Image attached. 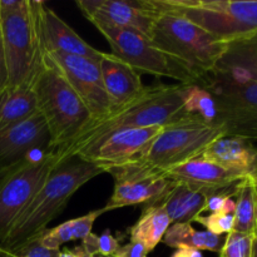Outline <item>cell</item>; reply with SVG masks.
<instances>
[{"label": "cell", "instance_id": "obj_1", "mask_svg": "<svg viewBox=\"0 0 257 257\" xmlns=\"http://www.w3.org/2000/svg\"><path fill=\"white\" fill-rule=\"evenodd\" d=\"M186 114L181 97V84L151 85L146 92L125 104L114 107L104 117L89 123L68 145L54 150L60 162L75 158L83 150L109 133L125 128L165 127Z\"/></svg>", "mask_w": 257, "mask_h": 257}, {"label": "cell", "instance_id": "obj_2", "mask_svg": "<svg viewBox=\"0 0 257 257\" xmlns=\"http://www.w3.org/2000/svg\"><path fill=\"white\" fill-rule=\"evenodd\" d=\"M104 173L99 166L72 158L55 168L29 205L12 225L0 246L3 252H15L39 240L48 225L64 211L72 196L97 176Z\"/></svg>", "mask_w": 257, "mask_h": 257}, {"label": "cell", "instance_id": "obj_3", "mask_svg": "<svg viewBox=\"0 0 257 257\" xmlns=\"http://www.w3.org/2000/svg\"><path fill=\"white\" fill-rule=\"evenodd\" d=\"M44 2L23 0L14 12L0 15V34L9 87H33L45 59L43 34Z\"/></svg>", "mask_w": 257, "mask_h": 257}, {"label": "cell", "instance_id": "obj_4", "mask_svg": "<svg viewBox=\"0 0 257 257\" xmlns=\"http://www.w3.org/2000/svg\"><path fill=\"white\" fill-rule=\"evenodd\" d=\"M33 90L38 112L49 130L52 150L68 145L92 119L85 105L49 55L33 83Z\"/></svg>", "mask_w": 257, "mask_h": 257}, {"label": "cell", "instance_id": "obj_5", "mask_svg": "<svg viewBox=\"0 0 257 257\" xmlns=\"http://www.w3.org/2000/svg\"><path fill=\"white\" fill-rule=\"evenodd\" d=\"M158 5L161 14L151 32V43L161 52L183 63L200 79L213 72L227 43L218 40L186 18L165 9L160 3Z\"/></svg>", "mask_w": 257, "mask_h": 257}, {"label": "cell", "instance_id": "obj_6", "mask_svg": "<svg viewBox=\"0 0 257 257\" xmlns=\"http://www.w3.org/2000/svg\"><path fill=\"white\" fill-rule=\"evenodd\" d=\"M158 3L221 42L230 43L257 33V0H158Z\"/></svg>", "mask_w": 257, "mask_h": 257}, {"label": "cell", "instance_id": "obj_7", "mask_svg": "<svg viewBox=\"0 0 257 257\" xmlns=\"http://www.w3.org/2000/svg\"><path fill=\"white\" fill-rule=\"evenodd\" d=\"M197 83L215 98L217 125L225 136L257 142V82L213 70Z\"/></svg>", "mask_w": 257, "mask_h": 257}, {"label": "cell", "instance_id": "obj_8", "mask_svg": "<svg viewBox=\"0 0 257 257\" xmlns=\"http://www.w3.org/2000/svg\"><path fill=\"white\" fill-rule=\"evenodd\" d=\"M60 165L58 153L50 150L0 170V246L18 216Z\"/></svg>", "mask_w": 257, "mask_h": 257}, {"label": "cell", "instance_id": "obj_9", "mask_svg": "<svg viewBox=\"0 0 257 257\" xmlns=\"http://www.w3.org/2000/svg\"><path fill=\"white\" fill-rule=\"evenodd\" d=\"M100 34L109 44L110 54L119 58L136 72L156 77H167L178 80L180 84H192L200 80L190 68L151 43L150 38L130 28L99 27Z\"/></svg>", "mask_w": 257, "mask_h": 257}, {"label": "cell", "instance_id": "obj_10", "mask_svg": "<svg viewBox=\"0 0 257 257\" xmlns=\"http://www.w3.org/2000/svg\"><path fill=\"white\" fill-rule=\"evenodd\" d=\"M221 136H225L221 127L187 114L162 128L143 160L160 170L168 171L201 156Z\"/></svg>", "mask_w": 257, "mask_h": 257}, {"label": "cell", "instance_id": "obj_11", "mask_svg": "<svg viewBox=\"0 0 257 257\" xmlns=\"http://www.w3.org/2000/svg\"><path fill=\"white\" fill-rule=\"evenodd\" d=\"M114 180L113 193L103 212L136 205L160 203L176 186L166 171L155 167L143 158L112 166L104 170Z\"/></svg>", "mask_w": 257, "mask_h": 257}, {"label": "cell", "instance_id": "obj_12", "mask_svg": "<svg viewBox=\"0 0 257 257\" xmlns=\"http://www.w3.org/2000/svg\"><path fill=\"white\" fill-rule=\"evenodd\" d=\"M77 7L95 28H130L148 38L161 14L157 0H78Z\"/></svg>", "mask_w": 257, "mask_h": 257}, {"label": "cell", "instance_id": "obj_13", "mask_svg": "<svg viewBox=\"0 0 257 257\" xmlns=\"http://www.w3.org/2000/svg\"><path fill=\"white\" fill-rule=\"evenodd\" d=\"M48 55L80 98L92 119L104 117L113 109L97 59L62 53H49Z\"/></svg>", "mask_w": 257, "mask_h": 257}, {"label": "cell", "instance_id": "obj_14", "mask_svg": "<svg viewBox=\"0 0 257 257\" xmlns=\"http://www.w3.org/2000/svg\"><path fill=\"white\" fill-rule=\"evenodd\" d=\"M162 128H125L115 131L83 150L75 158L94 163L103 171L112 166L141 160L145 157Z\"/></svg>", "mask_w": 257, "mask_h": 257}, {"label": "cell", "instance_id": "obj_15", "mask_svg": "<svg viewBox=\"0 0 257 257\" xmlns=\"http://www.w3.org/2000/svg\"><path fill=\"white\" fill-rule=\"evenodd\" d=\"M37 150L43 152L52 150L49 130L38 110L0 132V170L29 157Z\"/></svg>", "mask_w": 257, "mask_h": 257}, {"label": "cell", "instance_id": "obj_16", "mask_svg": "<svg viewBox=\"0 0 257 257\" xmlns=\"http://www.w3.org/2000/svg\"><path fill=\"white\" fill-rule=\"evenodd\" d=\"M166 173L173 182L187 186L205 197L211 193L231 190L246 177L241 173L225 170L216 163L205 160L202 156L170 168Z\"/></svg>", "mask_w": 257, "mask_h": 257}, {"label": "cell", "instance_id": "obj_17", "mask_svg": "<svg viewBox=\"0 0 257 257\" xmlns=\"http://www.w3.org/2000/svg\"><path fill=\"white\" fill-rule=\"evenodd\" d=\"M98 63L103 84L113 108L136 99L147 89L140 73L110 53L102 52Z\"/></svg>", "mask_w": 257, "mask_h": 257}, {"label": "cell", "instance_id": "obj_18", "mask_svg": "<svg viewBox=\"0 0 257 257\" xmlns=\"http://www.w3.org/2000/svg\"><path fill=\"white\" fill-rule=\"evenodd\" d=\"M201 156L225 170L243 176L253 175L257 171V147L245 138L221 136Z\"/></svg>", "mask_w": 257, "mask_h": 257}, {"label": "cell", "instance_id": "obj_19", "mask_svg": "<svg viewBox=\"0 0 257 257\" xmlns=\"http://www.w3.org/2000/svg\"><path fill=\"white\" fill-rule=\"evenodd\" d=\"M43 34L47 54L62 53L97 60H99L102 54V52L93 48L79 37L54 10L47 5L43 9Z\"/></svg>", "mask_w": 257, "mask_h": 257}, {"label": "cell", "instance_id": "obj_20", "mask_svg": "<svg viewBox=\"0 0 257 257\" xmlns=\"http://www.w3.org/2000/svg\"><path fill=\"white\" fill-rule=\"evenodd\" d=\"M215 70L257 82V33L227 43Z\"/></svg>", "mask_w": 257, "mask_h": 257}, {"label": "cell", "instance_id": "obj_21", "mask_svg": "<svg viewBox=\"0 0 257 257\" xmlns=\"http://www.w3.org/2000/svg\"><path fill=\"white\" fill-rule=\"evenodd\" d=\"M37 110L33 87H8L0 92V132L27 119Z\"/></svg>", "mask_w": 257, "mask_h": 257}, {"label": "cell", "instance_id": "obj_22", "mask_svg": "<svg viewBox=\"0 0 257 257\" xmlns=\"http://www.w3.org/2000/svg\"><path fill=\"white\" fill-rule=\"evenodd\" d=\"M158 205L162 206L172 223H191L205 211L206 198L187 186L176 183Z\"/></svg>", "mask_w": 257, "mask_h": 257}, {"label": "cell", "instance_id": "obj_23", "mask_svg": "<svg viewBox=\"0 0 257 257\" xmlns=\"http://www.w3.org/2000/svg\"><path fill=\"white\" fill-rule=\"evenodd\" d=\"M171 225L172 222L162 206L158 203L145 206L137 222L128 230L131 241L143 243L148 252H151L158 243L162 242Z\"/></svg>", "mask_w": 257, "mask_h": 257}, {"label": "cell", "instance_id": "obj_24", "mask_svg": "<svg viewBox=\"0 0 257 257\" xmlns=\"http://www.w3.org/2000/svg\"><path fill=\"white\" fill-rule=\"evenodd\" d=\"M225 238L210 231H201L191 223H172L162 242L172 248H195L211 252H220Z\"/></svg>", "mask_w": 257, "mask_h": 257}, {"label": "cell", "instance_id": "obj_25", "mask_svg": "<svg viewBox=\"0 0 257 257\" xmlns=\"http://www.w3.org/2000/svg\"><path fill=\"white\" fill-rule=\"evenodd\" d=\"M235 227L233 231L257 236V185L252 175L236 186Z\"/></svg>", "mask_w": 257, "mask_h": 257}, {"label": "cell", "instance_id": "obj_26", "mask_svg": "<svg viewBox=\"0 0 257 257\" xmlns=\"http://www.w3.org/2000/svg\"><path fill=\"white\" fill-rule=\"evenodd\" d=\"M181 97L186 114L196 115L208 124L217 125V104L210 90L198 83L181 84Z\"/></svg>", "mask_w": 257, "mask_h": 257}, {"label": "cell", "instance_id": "obj_27", "mask_svg": "<svg viewBox=\"0 0 257 257\" xmlns=\"http://www.w3.org/2000/svg\"><path fill=\"white\" fill-rule=\"evenodd\" d=\"M256 235L231 231L227 233L218 255L220 257H253Z\"/></svg>", "mask_w": 257, "mask_h": 257}, {"label": "cell", "instance_id": "obj_28", "mask_svg": "<svg viewBox=\"0 0 257 257\" xmlns=\"http://www.w3.org/2000/svg\"><path fill=\"white\" fill-rule=\"evenodd\" d=\"M82 247L89 253L90 256L103 255V256H113L120 247L119 240L112 235L110 230H104V232L100 236L90 233L84 240L82 241Z\"/></svg>", "mask_w": 257, "mask_h": 257}, {"label": "cell", "instance_id": "obj_29", "mask_svg": "<svg viewBox=\"0 0 257 257\" xmlns=\"http://www.w3.org/2000/svg\"><path fill=\"white\" fill-rule=\"evenodd\" d=\"M40 243L49 250L60 251V246L74 240L73 236V220L65 221L54 228L47 230L40 236Z\"/></svg>", "mask_w": 257, "mask_h": 257}, {"label": "cell", "instance_id": "obj_30", "mask_svg": "<svg viewBox=\"0 0 257 257\" xmlns=\"http://www.w3.org/2000/svg\"><path fill=\"white\" fill-rule=\"evenodd\" d=\"M202 225L210 232L222 236L230 233L235 227V216L233 213H210L208 216H198L195 220Z\"/></svg>", "mask_w": 257, "mask_h": 257}, {"label": "cell", "instance_id": "obj_31", "mask_svg": "<svg viewBox=\"0 0 257 257\" xmlns=\"http://www.w3.org/2000/svg\"><path fill=\"white\" fill-rule=\"evenodd\" d=\"M102 213L104 212H103L102 208H99V210L90 211L87 215L80 216L78 218H73V236H74V240L83 241L88 235H90L93 225Z\"/></svg>", "mask_w": 257, "mask_h": 257}, {"label": "cell", "instance_id": "obj_32", "mask_svg": "<svg viewBox=\"0 0 257 257\" xmlns=\"http://www.w3.org/2000/svg\"><path fill=\"white\" fill-rule=\"evenodd\" d=\"M58 253H59V251L49 250L40 243V240H37L22 247L20 250L7 253V255L9 257H58Z\"/></svg>", "mask_w": 257, "mask_h": 257}, {"label": "cell", "instance_id": "obj_33", "mask_svg": "<svg viewBox=\"0 0 257 257\" xmlns=\"http://www.w3.org/2000/svg\"><path fill=\"white\" fill-rule=\"evenodd\" d=\"M148 250L143 243L137 242V241H130L125 245L120 246L114 253V257H147Z\"/></svg>", "mask_w": 257, "mask_h": 257}, {"label": "cell", "instance_id": "obj_34", "mask_svg": "<svg viewBox=\"0 0 257 257\" xmlns=\"http://www.w3.org/2000/svg\"><path fill=\"white\" fill-rule=\"evenodd\" d=\"M9 87V78H8V68L5 62L4 49H3L2 34H0V92Z\"/></svg>", "mask_w": 257, "mask_h": 257}, {"label": "cell", "instance_id": "obj_35", "mask_svg": "<svg viewBox=\"0 0 257 257\" xmlns=\"http://www.w3.org/2000/svg\"><path fill=\"white\" fill-rule=\"evenodd\" d=\"M58 257H93L90 256L84 248L82 247V245L77 246L74 248H63L62 251H59Z\"/></svg>", "mask_w": 257, "mask_h": 257}, {"label": "cell", "instance_id": "obj_36", "mask_svg": "<svg viewBox=\"0 0 257 257\" xmlns=\"http://www.w3.org/2000/svg\"><path fill=\"white\" fill-rule=\"evenodd\" d=\"M171 257H203L200 250L195 248H177Z\"/></svg>", "mask_w": 257, "mask_h": 257}, {"label": "cell", "instance_id": "obj_37", "mask_svg": "<svg viewBox=\"0 0 257 257\" xmlns=\"http://www.w3.org/2000/svg\"><path fill=\"white\" fill-rule=\"evenodd\" d=\"M253 257H257V237L255 240V245H253Z\"/></svg>", "mask_w": 257, "mask_h": 257}, {"label": "cell", "instance_id": "obj_38", "mask_svg": "<svg viewBox=\"0 0 257 257\" xmlns=\"http://www.w3.org/2000/svg\"><path fill=\"white\" fill-rule=\"evenodd\" d=\"M252 177H253V180H255V182H257V171H256L255 173H253V175H252Z\"/></svg>", "mask_w": 257, "mask_h": 257}, {"label": "cell", "instance_id": "obj_39", "mask_svg": "<svg viewBox=\"0 0 257 257\" xmlns=\"http://www.w3.org/2000/svg\"><path fill=\"white\" fill-rule=\"evenodd\" d=\"M0 257H9L7 255V253H4V252H2V251H0Z\"/></svg>", "mask_w": 257, "mask_h": 257}, {"label": "cell", "instance_id": "obj_40", "mask_svg": "<svg viewBox=\"0 0 257 257\" xmlns=\"http://www.w3.org/2000/svg\"><path fill=\"white\" fill-rule=\"evenodd\" d=\"M93 257H114V256H103V255H95V256H93Z\"/></svg>", "mask_w": 257, "mask_h": 257}, {"label": "cell", "instance_id": "obj_41", "mask_svg": "<svg viewBox=\"0 0 257 257\" xmlns=\"http://www.w3.org/2000/svg\"><path fill=\"white\" fill-rule=\"evenodd\" d=\"M256 185H257V182H256Z\"/></svg>", "mask_w": 257, "mask_h": 257}]
</instances>
